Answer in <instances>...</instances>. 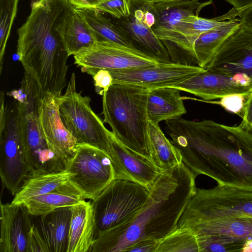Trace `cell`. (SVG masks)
<instances>
[{"instance_id":"obj_12","label":"cell","mask_w":252,"mask_h":252,"mask_svg":"<svg viewBox=\"0 0 252 252\" xmlns=\"http://www.w3.org/2000/svg\"><path fill=\"white\" fill-rule=\"evenodd\" d=\"M205 70L196 65L170 63L133 69L108 71L113 84L132 85L152 90L176 86Z\"/></svg>"},{"instance_id":"obj_36","label":"cell","mask_w":252,"mask_h":252,"mask_svg":"<svg viewBox=\"0 0 252 252\" xmlns=\"http://www.w3.org/2000/svg\"><path fill=\"white\" fill-rule=\"evenodd\" d=\"M242 121L239 125L242 128L252 135V91L248 98Z\"/></svg>"},{"instance_id":"obj_14","label":"cell","mask_w":252,"mask_h":252,"mask_svg":"<svg viewBox=\"0 0 252 252\" xmlns=\"http://www.w3.org/2000/svg\"><path fill=\"white\" fill-rule=\"evenodd\" d=\"M38 115L44 138L50 149L66 166L75 154L77 142L62 121L56 97L41 91Z\"/></svg>"},{"instance_id":"obj_32","label":"cell","mask_w":252,"mask_h":252,"mask_svg":"<svg viewBox=\"0 0 252 252\" xmlns=\"http://www.w3.org/2000/svg\"><path fill=\"white\" fill-rule=\"evenodd\" d=\"M250 93L251 92L244 94H232L222 97L219 101L203 102L220 105L227 111L237 114L242 118Z\"/></svg>"},{"instance_id":"obj_16","label":"cell","mask_w":252,"mask_h":252,"mask_svg":"<svg viewBox=\"0 0 252 252\" xmlns=\"http://www.w3.org/2000/svg\"><path fill=\"white\" fill-rule=\"evenodd\" d=\"M110 158L115 179L138 183L149 190L162 173L149 159L131 151L121 144L111 131Z\"/></svg>"},{"instance_id":"obj_3","label":"cell","mask_w":252,"mask_h":252,"mask_svg":"<svg viewBox=\"0 0 252 252\" xmlns=\"http://www.w3.org/2000/svg\"><path fill=\"white\" fill-rule=\"evenodd\" d=\"M197 176L182 162L161 173L146 204L127 223L99 234L90 252H124L143 239L162 240L177 228L194 195Z\"/></svg>"},{"instance_id":"obj_23","label":"cell","mask_w":252,"mask_h":252,"mask_svg":"<svg viewBox=\"0 0 252 252\" xmlns=\"http://www.w3.org/2000/svg\"><path fill=\"white\" fill-rule=\"evenodd\" d=\"M180 91L170 87L150 90L147 102L149 122L158 125L161 121L178 119L186 114Z\"/></svg>"},{"instance_id":"obj_40","label":"cell","mask_w":252,"mask_h":252,"mask_svg":"<svg viewBox=\"0 0 252 252\" xmlns=\"http://www.w3.org/2000/svg\"><path fill=\"white\" fill-rule=\"evenodd\" d=\"M131 2L140 6H150L153 5L177 0H131Z\"/></svg>"},{"instance_id":"obj_7","label":"cell","mask_w":252,"mask_h":252,"mask_svg":"<svg viewBox=\"0 0 252 252\" xmlns=\"http://www.w3.org/2000/svg\"><path fill=\"white\" fill-rule=\"evenodd\" d=\"M150 190L130 181L115 179L91 200L95 224V238L134 219L149 198Z\"/></svg>"},{"instance_id":"obj_33","label":"cell","mask_w":252,"mask_h":252,"mask_svg":"<svg viewBox=\"0 0 252 252\" xmlns=\"http://www.w3.org/2000/svg\"><path fill=\"white\" fill-rule=\"evenodd\" d=\"M27 252H50L46 243L33 222L28 236Z\"/></svg>"},{"instance_id":"obj_6","label":"cell","mask_w":252,"mask_h":252,"mask_svg":"<svg viewBox=\"0 0 252 252\" xmlns=\"http://www.w3.org/2000/svg\"><path fill=\"white\" fill-rule=\"evenodd\" d=\"M41 90L30 75L9 95L16 100L21 140L31 174L66 170L65 163L50 149L42 133L38 115Z\"/></svg>"},{"instance_id":"obj_41","label":"cell","mask_w":252,"mask_h":252,"mask_svg":"<svg viewBox=\"0 0 252 252\" xmlns=\"http://www.w3.org/2000/svg\"><path fill=\"white\" fill-rule=\"evenodd\" d=\"M145 9L144 16L143 18L144 23L150 28H152L156 22L154 14L148 8L143 6Z\"/></svg>"},{"instance_id":"obj_39","label":"cell","mask_w":252,"mask_h":252,"mask_svg":"<svg viewBox=\"0 0 252 252\" xmlns=\"http://www.w3.org/2000/svg\"><path fill=\"white\" fill-rule=\"evenodd\" d=\"M76 8H91L104 0H68Z\"/></svg>"},{"instance_id":"obj_20","label":"cell","mask_w":252,"mask_h":252,"mask_svg":"<svg viewBox=\"0 0 252 252\" xmlns=\"http://www.w3.org/2000/svg\"><path fill=\"white\" fill-rule=\"evenodd\" d=\"M72 212V206L64 207L44 215L32 216L50 252H67Z\"/></svg>"},{"instance_id":"obj_5","label":"cell","mask_w":252,"mask_h":252,"mask_svg":"<svg viewBox=\"0 0 252 252\" xmlns=\"http://www.w3.org/2000/svg\"><path fill=\"white\" fill-rule=\"evenodd\" d=\"M149 91L138 86L113 84L102 95V113L103 122L121 144L151 160L147 112Z\"/></svg>"},{"instance_id":"obj_22","label":"cell","mask_w":252,"mask_h":252,"mask_svg":"<svg viewBox=\"0 0 252 252\" xmlns=\"http://www.w3.org/2000/svg\"><path fill=\"white\" fill-rule=\"evenodd\" d=\"M212 0H177L144 6L155 15L156 22L152 28L157 37L170 31L181 20L190 15H198Z\"/></svg>"},{"instance_id":"obj_24","label":"cell","mask_w":252,"mask_h":252,"mask_svg":"<svg viewBox=\"0 0 252 252\" xmlns=\"http://www.w3.org/2000/svg\"><path fill=\"white\" fill-rule=\"evenodd\" d=\"M85 200L80 191L69 181L55 190L31 197L22 204L35 216L59 208L72 207Z\"/></svg>"},{"instance_id":"obj_17","label":"cell","mask_w":252,"mask_h":252,"mask_svg":"<svg viewBox=\"0 0 252 252\" xmlns=\"http://www.w3.org/2000/svg\"><path fill=\"white\" fill-rule=\"evenodd\" d=\"M240 26L239 19L227 21L197 36L181 40L172 46L173 49L176 54L182 53L184 59L190 63L205 68L221 44Z\"/></svg>"},{"instance_id":"obj_8","label":"cell","mask_w":252,"mask_h":252,"mask_svg":"<svg viewBox=\"0 0 252 252\" xmlns=\"http://www.w3.org/2000/svg\"><path fill=\"white\" fill-rule=\"evenodd\" d=\"M62 121L76 139L77 144H87L111 153V131L90 105L91 98L76 91L75 75L73 73L65 93L56 97Z\"/></svg>"},{"instance_id":"obj_21","label":"cell","mask_w":252,"mask_h":252,"mask_svg":"<svg viewBox=\"0 0 252 252\" xmlns=\"http://www.w3.org/2000/svg\"><path fill=\"white\" fill-rule=\"evenodd\" d=\"M95 238V224L91 201L72 206L67 252H90Z\"/></svg>"},{"instance_id":"obj_15","label":"cell","mask_w":252,"mask_h":252,"mask_svg":"<svg viewBox=\"0 0 252 252\" xmlns=\"http://www.w3.org/2000/svg\"><path fill=\"white\" fill-rule=\"evenodd\" d=\"M205 69L252 77V33L240 25L221 44Z\"/></svg>"},{"instance_id":"obj_4","label":"cell","mask_w":252,"mask_h":252,"mask_svg":"<svg viewBox=\"0 0 252 252\" xmlns=\"http://www.w3.org/2000/svg\"><path fill=\"white\" fill-rule=\"evenodd\" d=\"M74 7L68 0H32L29 15L17 31V55L25 71L43 92L56 97L67 84L69 56L62 27Z\"/></svg>"},{"instance_id":"obj_38","label":"cell","mask_w":252,"mask_h":252,"mask_svg":"<svg viewBox=\"0 0 252 252\" xmlns=\"http://www.w3.org/2000/svg\"><path fill=\"white\" fill-rule=\"evenodd\" d=\"M228 3L233 6V8L230 10L232 13L235 16H237L238 13L252 4V0H224Z\"/></svg>"},{"instance_id":"obj_30","label":"cell","mask_w":252,"mask_h":252,"mask_svg":"<svg viewBox=\"0 0 252 252\" xmlns=\"http://www.w3.org/2000/svg\"><path fill=\"white\" fill-rule=\"evenodd\" d=\"M19 0H0V74L12 25L16 16Z\"/></svg>"},{"instance_id":"obj_31","label":"cell","mask_w":252,"mask_h":252,"mask_svg":"<svg viewBox=\"0 0 252 252\" xmlns=\"http://www.w3.org/2000/svg\"><path fill=\"white\" fill-rule=\"evenodd\" d=\"M131 0H104L91 8L121 19L129 16L131 10Z\"/></svg>"},{"instance_id":"obj_29","label":"cell","mask_w":252,"mask_h":252,"mask_svg":"<svg viewBox=\"0 0 252 252\" xmlns=\"http://www.w3.org/2000/svg\"><path fill=\"white\" fill-rule=\"evenodd\" d=\"M157 252H199L196 236L187 229L177 228L161 240Z\"/></svg>"},{"instance_id":"obj_9","label":"cell","mask_w":252,"mask_h":252,"mask_svg":"<svg viewBox=\"0 0 252 252\" xmlns=\"http://www.w3.org/2000/svg\"><path fill=\"white\" fill-rule=\"evenodd\" d=\"M0 94V176L3 186L14 196L31 170L21 140L17 102L5 105Z\"/></svg>"},{"instance_id":"obj_1","label":"cell","mask_w":252,"mask_h":252,"mask_svg":"<svg viewBox=\"0 0 252 252\" xmlns=\"http://www.w3.org/2000/svg\"><path fill=\"white\" fill-rule=\"evenodd\" d=\"M165 124L182 162L196 176H207L218 185L252 184V135L239 126L181 117Z\"/></svg>"},{"instance_id":"obj_37","label":"cell","mask_w":252,"mask_h":252,"mask_svg":"<svg viewBox=\"0 0 252 252\" xmlns=\"http://www.w3.org/2000/svg\"><path fill=\"white\" fill-rule=\"evenodd\" d=\"M237 16L241 26L252 33V4L240 11Z\"/></svg>"},{"instance_id":"obj_42","label":"cell","mask_w":252,"mask_h":252,"mask_svg":"<svg viewBox=\"0 0 252 252\" xmlns=\"http://www.w3.org/2000/svg\"><path fill=\"white\" fill-rule=\"evenodd\" d=\"M170 51L171 52V53H172L174 52H173V51L172 50L171 47H170ZM173 55H174V57H175V56L176 57V56L177 55H176L175 54V53H174V54H173ZM184 61H185V60H184ZM185 62L187 64H190V63H187L185 61ZM191 65H193V64H191Z\"/></svg>"},{"instance_id":"obj_34","label":"cell","mask_w":252,"mask_h":252,"mask_svg":"<svg viewBox=\"0 0 252 252\" xmlns=\"http://www.w3.org/2000/svg\"><path fill=\"white\" fill-rule=\"evenodd\" d=\"M96 92L103 95L113 84V78L109 71L105 69L98 70L92 76Z\"/></svg>"},{"instance_id":"obj_10","label":"cell","mask_w":252,"mask_h":252,"mask_svg":"<svg viewBox=\"0 0 252 252\" xmlns=\"http://www.w3.org/2000/svg\"><path fill=\"white\" fill-rule=\"evenodd\" d=\"M66 169L73 175L69 181L93 200L115 179L111 158L105 152L87 144H77Z\"/></svg>"},{"instance_id":"obj_11","label":"cell","mask_w":252,"mask_h":252,"mask_svg":"<svg viewBox=\"0 0 252 252\" xmlns=\"http://www.w3.org/2000/svg\"><path fill=\"white\" fill-rule=\"evenodd\" d=\"M73 57L81 71L92 76L100 69L126 70L160 63L138 50L107 41H96Z\"/></svg>"},{"instance_id":"obj_19","label":"cell","mask_w":252,"mask_h":252,"mask_svg":"<svg viewBox=\"0 0 252 252\" xmlns=\"http://www.w3.org/2000/svg\"><path fill=\"white\" fill-rule=\"evenodd\" d=\"M138 6L140 8L133 12L131 10L129 16L119 19L120 21L116 23L126 33L137 50L160 63H172L162 41L157 37L152 28L144 23V7Z\"/></svg>"},{"instance_id":"obj_18","label":"cell","mask_w":252,"mask_h":252,"mask_svg":"<svg viewBox=\"0 0 252 252\" xmlns=\"http://www.w3.org/2000/svg\"><path fill=\"white\" fill-rule=\"evenodd\" d=\"M32 224V215L23 204L1 202L0 252H27Z\"/></svg>"},{"instance_id":"obj_27","label":"cell","mask_w":252,"mask_h":252,"mask_svg":"<svg viewBox=\"0 0 252 252\" xmlns=\"http://www.w3.org/2000/svg\"><path fill=\"white\" fill-rule=\"evenodd\" d=\"M62 34L69 56L77 54L97 41L94 32L76 12L75 7L63 23Z\"/></svg>"},{"instance_id":"obj_13","label":"cell","mask_w":252,"mask_h":252,"mask_svg":"<svg viewBox=\"0 0 252 252\" xmlns=\"http://www.w3.org/2000/svg\"><path fill=\"white\" fill-rule=\"evenodd\" d=\"M170 87L199 96L202 100L189 99L211 101L230 94L251 92L252 77L246 74H229L205 69L204 71Z\"/></svg>"},{"instance_id":"obj_35","label":"cell","mask_w":252,"mask_h":252,"mask_svg":"<svg viewBox=\"0 0 252 252\" xmlns=\"http://www.w3.org/2000/svg\"><path fill=\"white\" fill-rule=\"evenodd\" d=\"M161 240L147 239L137 241L126 251L128 252H157Z\"/></svg>"},{"instance_id":"obj_2","label":"cell","mask_w":252,"mask_h":252,"mask_svg":"<svg viewBox=\"0 0 252 252\" xmlns=\"http://www.w3.org/2000/svg\"><path fill=\"white\" fill-rule=\"evenodd\" d=\"M178 228L196 236L199 252H252V184L196 188Z\"/></svg>"},{"instance_id":"obj_25","label":"cell","mask_w":252,"mask_h":252,"mask_svg":"<svg viewBox=\"0 0 252 252\" xmlns=\"http://www.w3.org/2000/svg\"><path fill=\"white\" fill-rule=\"evenodd\" d=\"M75 11L93 31L97 41H110L137 50L122 28L103 13L94 8H75Z\"/></svg>"},{"instance_id":"obj_28","label":"cell","mask_w":252,"mask_h":252,"mask_svg":"<svg viewBox=\"0 0 252 252\" xmlns=\"http://www.w3.org/2000/svg\"><path fill=\"white\" fill-rule=\"evenodd\" d=\"M149 138L150 159L162 173L183 162L179 151L165 136L159 125L149 122Z\"/></svg>"},{"instance_id":"obj_26","label":"cell","mask_w":252,"mask_h":252,"mask_svg":"<svg viewBox=\"0 0 252 252\" xmlns=\"http://www.w3.org/2000/svg\"><path fill=\"white\" fill-rule=\"evenodd\" d=\"M73 174L66 169L54 172L32 173L24 180L11 203L21 204L29 198L55 190L69 182Z\"/></svg>"}]
</instances>
